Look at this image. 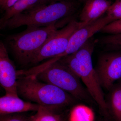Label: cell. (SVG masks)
Listing matches in <instances>:
<instances>
[{
    "label": "cell",
    "instance_id": "obj_14",
    "mask_svg": "<svg viewBox=\"0 0 121 121\" xmlns=\"http://www.w3.org/2000/svg\"><path fill=\"white\" fill-rule=\"evenodd\" d=\"M68 121H95V114L92 108L84 104L74 105L68 114Z\"/></svg>",
    "mask_w": 121,
    "mask_h": 121
},
{
    "label": "cell",
    "instance_id": "obj_21",
    "mask_svg": "<svg viewBox=\"0 0 121 121\" xmlns=\"http://www.w3.org/2000/svg\"><path fill=\"white\" fill-rule=\"evenodd\" d=\"M64 0H39V2L36 5L49 4L55 2Z\"/></svg>",
    "mask_w": 121,
    "mask_h": 121
},
{
    "label": "cell",
    "instance_id": "obj_13",
    "mask_svg": "<svg viewBox=\"0 0 121 121\" xmlns=\"http://www.w3.org/2000/svg\"><path fill=\"white\" fill-rule=\"evenodd\" d=\"M106 100L109 113L116 121H121V83L115 84L109 91Z\"/></svg>",
    "mask_w": 121,
    "mask_h": 121
},
{
    "label": "cell",
    "instance_id": "obj_18",
    "mask_svg": "<svg viewBox=\"0 0 121 121\" xmlns=\"http://www.w3.org/2000/svg\"><path fill=\"white\" fill-rule=\"evenodd\" d=\"M100 32L109 35L121 33V19L111 22L102 29Z\"/></svg>",
    "mask_w": 121,
    "mask_h": 121
},
{
    "label": "cell",
    "instance_id": "obj_22",
    "mask_svg": "<svg viewBox=\"0 0 121 121\" xmlns=\"http://www.w3.org/2000/svg\"><path fill=\"white\" fill-rule=\"evenodd\" d=\"M5 0H0V7L3 4H4Z\"/></svg>",
    "mask_w": 121,
    "mask_h": 121
},
{
    "label": "cell",
    "instance_id": "obj_10",
    "mask_svg": "<svg viewBox=\"0 0 121 121\" xmlns=\"http://www.w3.org/2000/svg\"><path fill=\"white\" fill-rule=\"evenodd\" d=\"M40 105L24 101L19 95L5 94L0 98V115L37 111Z\"/></svg>",
    "mask_w": 121,
    "mask_h": 121
},
{
    "label": "cell",
    "instance_id": "obj_11",
    "mask_svg": "<svg viewBox=\"0 0 121 121\" xmlns=\"http://www.w3.org/2000/svg\"><path fill=\"white\" fill-rule=\"evenodd\" d=\"M79 15V22L87 24L97 20L106 13L112 0H86Z\"/></svg>",
    "mask_w": 121,
    "mask_h": 121
},
{
    "label": "cell",
    "instance_id": "obj_1",
    "mask_svg": "<svg viewBox=\"0 0 121 121\" xmlns=\"http://www.w3.org/2000/svg\"><path fill=\"white\" fill-rule=\"evenodd\" d=\"M97 43V40L91 37L77 51L58 60L80 78L95 102L104 114L109 116L103 89L92 62V54Z\"/></svg>",
    "mask_w": 121,
    "mask_h": 121
},
{
    "label": "cell",
    "instance_id": "obj_24",
    "mask_svg": "<svg viewBox=\"0 0 121 121\" xmlns=\"http://www.w3.org/2000/svg\"><path fill=\"white\" fill-rule=\"evenodd\" d=\"M79 1H80V2H82V1H85L86 0H79Z\"/></svg>",
    "mask_w": 121,
    "mask_h": 121
},
{
    "label": "cell",
    "instance_id": "obj_12",
    "mask_svg": "<svg viewBox=\"0 0 121 121\" xmlns=\"http://www.w3.org/2000/svg\"><path fill=\"white\" fill-rule=\"evenodd\" d=\"M66 107L40 105L35 114L28 117V121H67L68 116L62 111Z\"/></svg>",
    "mask_w": 121,
    "mask_h": 121
},
{
    "label": "cell",
    "instance_id": "obj_17",
    "mask_svg": "<svg viewBox=\"0 0 121 121\" xmlns=\"http://www.w3.org/2000/svg\"><path fill=\"white\" fill-rule=\"evenodd\" d=\"M106 14L112 22L121 19V0H114Z\"/></svg>",
    "mask_w": 121,
    "mask_h": 121
},
{
    "label": "cell",
    "instance_id": "obj_19",
    "mask_svg": "<svg viewBox=\"0 0 121 121\" xmlns=\"http://www.w3.org/2000/svg\"><path fill=\"white\" fill-rule=\"evenodd\" d=\"M28 117L21 113L0 115V121H28Z\"/></svg>",
    "mask_w": 121,
    "mask_h": 121
},
{
    "label": "cell",
    "instance_id": "obj_23",
    "mask_svg": "<svg viewBox=\"0 0 121 121\" xmlns=\"http://www.w3.org/2000/svg\"><path fill=\"white\" fill-rule=\"evenodd\" d=\"M118 82L120 83H121V78L119 80H118Z\"/></svg>",
    "mask_w": 121,
    "mask_h": 121
},
{
    "label": "cell",
    "instance_id": "obj_7",
    "mask_svg": "<svg viewBox=\"0 0 121 121\" xmlns=\"http://www.w3.org/2000/svg\"><path fill=\"white\" fill-rule=\"evenodd\" d=\"M95 69L103 89L109 91L121 78V51L102 54Z\"/></svg>",
    "mask_w": 121,
    "mask_h": 121
},
{
    "label": "cell",
    "instance_id": "obj_4",
    "mask_svg": "<svg viewBox=\"0 0 121 121\" xmlns=\"http://www.w3.org/2000/svg\"><path fill=\"white\" fill-rule=\"evenodd\" d=\"M17 91L20 97L40 105L67 107L77 100L64 91L33 76H17Z\"/></svg>",
    "mask_w": 121,
    "mask_h": 121
},
{
    "label": "cell",
    "instance_id": "obj_6",
    "mask_svg": "<svg viewBox=\"0 0 121 121\" xmlns=\"http://www.w3.org/2000/svg\"><path fill=\"white\" fill-rule=\"evenodd\" d=\"M85 24L74 18L61 29H56L48 39L31 64L35 65L44 60L60 56L66 51L75 32Z\"/></svg>",
    "mask_w": 121,
    "mask_h": 121
},
{
    "label": "cell",
    "instance_id": "obj_15",
    "mask_svg": "<svg viewBox=\"0 0 121 121\" xmlns=\"http://www.w3.org/2000/svg\"><path fill=\"white\" fill-rule=\"evenodd\" d=\"M39 0H19L13 6L5 11L3 16L0 20V23L22 13L36 5Z\"/></svg>",
    "mask_w": 121,
    "mask_h": 121
},
{
    "label": "cell",
    "instance_id": "obj_2",
    "mask_svg": "<svg viewBox=\"0 0 121 121\" xmlns=\"http://www.w3.org/2000/svg\"><path fill=\"white\" fill-rule=\"evenodd\" d=\"M79 0H67L48 5H36L0 23L1 29H13L23 26L40 27L56 24L64 19H74L79 8Z\"/></svg>",
    "mask_w": 121,
    "mask_h": 121
},
{
    "label": "cell",
    "instance_id": "obj_16",
    "mask_svg": "<svg viewBox=\"0 0 121 121\" xmlns=\"http://www.w3.org/2000/svg\"><path fill=\"white\" fill-rule=\"evenodd\" d=\"M97 43L107 51H121V33L105 36L97 40Z\"/></svg>",
    "mask_w": 121,
    "mask_h": 121
},
{
    "label": "cell",
    "instance_id": "obj_20",
    "mask_svg": "<svg viewBox=\"0 0 121 121\" xmlns=\"http://www.w3.org/2000/svg\"><path fill=\"white\" fill-rule=\"evenodd\" d=\"M19 0H5L3 4L1 6V9L4 11L9 8L13 6L17 1Z\"/></svg>",
    "mask_w": 121,
    "mask_h": 121
},
{
    "label": "cell",
    "instance_id": "obj_5",
    "mask_svg": "<svg viewBox=\"0 0 121 121\" xmlns=\"http://www.w3.org/2000/svg\"><path fill=\"white\" fill-rule=\"evenodd\" d=\"M33 76L41 82L58 87L77 100L87 104L95 103L80 78L59 60L44 68Z\"/></svg>",
    "mask_w": 121,
    "mask_h": 121
},
{
    "label": "cell",
    "instance_id": "obj_8",
    "mask_svg": "<svg viewBox=\"0 0 121 121\" xmlns=\"http://www.w3.org/2000/svg\"><path fill=\"white\" fill-rule=\"evenodd\" d=\"M111 22H112V19L106 15L94 22L86 24L78 29L72 36L66 51L60 56L51 59V62H55L64 56L71 55L77 51L96 33L100 32L104 27Z\"/></svg>",
    "mask_w": 121,
    "mask_h": 121
},
{
    "label": "cell",
    "instance_id": "obj_3",
    "mask_svg": "<svg viewBox=\"0 0 121 121\" xmlns=\"http://www.w3.org/2000/svg\"><path fill=\"white\" fill-rule=\"evenodd\" d=\"M58 27L57 24L44 27H27L23 31L8 36L4 43L17 62L26 66L31 64Z\"/></svg>",
    "mask_w": 121,
    "mask_h": 121
},
{
    "label": "cell",
    "instance_id": "obj_9",
    "mask_svg": "<svg viewBox=\"0 0 121 121\" xmlns=\"http://www.w3.org/2000/svg\"><path fill=\"white\" fill-rule=\"evenodd\" d=\"M17 71L9 58L4 42L0 43V83L5 94L18 95L17 91Z\"/></svg>",
    "mask_w": 121,
    "mask_h": 121
}]
</instances>
